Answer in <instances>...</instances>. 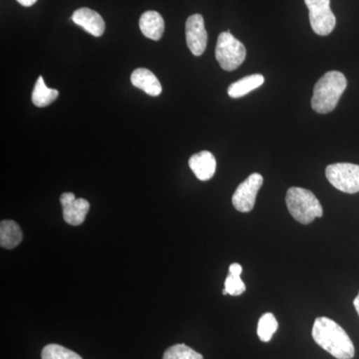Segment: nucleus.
Returning a JSON list of instances; mask_svg holds the SVG:
<instances>
[{"label": "nucleus", "mask_w": 359, "mask_h": 359, "mask_svg": "<svg viewBox=\"0 0 359 359\" xmlns=\"http://www.w3.org/2000/svg\"><path fill=\"white\" fill-rule=\"evenodd\" d=\"M347 80L339 71H330L316 82L311 98V107L320 114H327L335 109L340 97L346 91Z\"/></svg>", "instance_id": "obj_2"}, {"label": "nucleus", "mask_w": 359, "mask_h": 359, "mask_svg": "<svg viewBox=\"0 0 359 359\" xmlns=\"http://www.w3.org/2000/svg\"><path fill=\"white\" fill-rule=\"evenodd\" d=\"M189 166L200 181H209L216 173L217 161L211 152L202 151L190 158Z\"/></svg>", "instance_id": "obj_11"}, {"label": "nucleus", "mask_w": 359, "mask_h": 359, "mask_svg": "<svg viewBox=\"0 0 359 359\" xmlns=\"http://www.w3.org/2000/svg\"><path fill=\"white\" fill-rule=\"evenodd\" d=\"M285 203L290 214L299 223L309 224L314 219L323 217V209L320 201L313 192L306 189L297 187L290 188L285 197Z\"/></svg>", "instance_id": "obj_3"}, {"label": "nucleus", "mask_w": 359, "mask_h": 359, "mask_svg": "<svg viewBox=\"0 0 359 359\" xmlns=\"http://www.w3.org/2000/svg\"><path fill=\"white\" fill-rule=\"evenodd\" d=\"M309 11V21L316 34L327 36L334 29L337 18L330 9V0H304Z\"/></svg>", "instance_id": "obj_6"}, {"label": "nucleus", "mask_w": 359, "mask_h": 359, "mask_svg": "<svg viewBox=\"0 0 359 359\" xmlns=\"http://www.w3.org/2000/svg\"><path fill=\"white\" fill-rule=\"evenodd\" d=\"M328 182L337 190L346 194L359 192V166L351 163H337L325 170Z\"/></svg>", "instance_id": "obj_5"}, {"label": "nucleus", "mask_w": 359, "mask_h": 359, "mask_svg": "<svg viewBox=\"0 0 359 359\" xmlns=\"http://www.w3.org/2000/svg\"><path fill=\"white\" fill-rule=\"evenodd\" d=\"M131 82L137 88L143 90L148 95L156 97L162 93V85L154 73L146 68H138L131 75Z\"/></svg>", "instance_id": "obj_13"}, {"label": "nucleus", "mask_w": 359, "mask_h": 359, "mask_svg": "<svg viewBox=\"0 0 359 359\" xmlns=\"http://www.w3.org/2000/svg\"><path fill=\"white\" fill-rule=\"evenodd\" d=\"M278 323L273 313H264L257 325V335L264 342L271 341L273 334L278 330Z\"/></svg>", "instance_id": "obj_18"}, {"label": "nucleus", "mask_w": 359, "mask_h": 359, "mask_svg": "<svg viewBox=\"0 0 359 359\" xmlns=\"http://www.w3.org/2000/svg\"><path fill=\"white\" fill-rule=\"evenodd\" d=\"M139 27L147 39L158 41L165 32V21L157 11H146L139 20Z\"/></svg>", "instance_id": "obj_12"}, {"label": "nucleus", "mask_w": 359, "mask_h": 359, "mask_svg": "<svg viewBox=\"0 0 359 359\" xmlns=\"http://www.w3.org/2000/svg\"><path fill=\"white\" fill-rule=\"evenodd\" d=\"M311 334L314 341L335 358H353L355 348L353 341L346 330L334 320L325 316L316 318Z\"/></svg>", "instance_id": "obj_1"}, {"label": "nucleus", "mask_w": 359, "mask_h": 359, "mask_svg": "<svg viewBox=\"0 0 359 359\" xmlns=\"http://www.w3.org/2000/svg\"><path fill=\"white\" fill-rule=\"evenodd\" d=\"M264 178L261 174L254 173L250 175L247 179L238 187L233 196V205L237 211L249 212L254 209L256 204L257 193L262 188Z\"/></svg>", "instance_id": "obj_7"}, {"label": "nucleus", "mask_w": 359, "mask_h": 359, "mask_svg": "<svg viewBox=\"0 0 359 359\" xmlns=\"http://www.w3.org/2000/svg\"><path fill=\"white\" fill-rule=\"evenodd\" d=\"M60 203L66 223L71 226H79L84 223L90 210L88 201L82 198L76 199L73 193H65L60 197Z\"/></svg>", "instance_id": "obj_9"}, {"label": "nucleus", "mask_w": 359, "mask_h": 359, "mask_svg": "<svg viewBox=\"0 0 359 359\" xmlns=\"http://www.w3.org/2000/svg\"><path fill=\"white\" fill-rule=\"evenodd\" d=\"M71 20L75 25L81 26L85 32L90 33L93 36H102L105 32V22H104L102 16L87 7H82V8L74 11Z\"/></svg>", "instance_id": "obj_10"}, {"label": "nucleus", "mask_w": 359, "mask_h": 359, "mask_svg": "<svg viewBox=\"0 0 359 359\" xmlns=\"http://www.w3.org/2000/svg\"><path fill=\"white\" fill-rule=\"evenodd\" d=\"M186 40L193 55L201 56L207 48L208 33L205 21L201 14H193L187 20Z\"/></svg>", "instance_id": "obj_8"}, {"label": "nucleus", "mask_w": 359, "mask_h": 359, "mask_svg": "<svg viewBox=\"0 0 359 359\" xmlns=\"http://www.w3.org/2000/svg\"><path fill=\"white\" fill-rule=\"evenodd\" d=\"M353 304L354 308H355L356 311H358L359 316V294H358V297H355V299H354Z\"/></svg>", "instance_id": "obj_22"}, {"label": "nucleus", "mask_w": 359, "mask_h": 359, "mask_svg": "<svg viewBox=\"0 0 359 359\" xmlns=\"http://www.w3.org/2000/svg\"><path fill=\"white\" fill-rule=\"evenodd\" d=\"M22 241V231L15 222L2 221L0 224V245L4 249H14Z\"/></svg>", "instance_id": "obj_14"}, {"label": "nucleus", "mask_w": 359, "mask_h": 359, "mask_svg": "<svg viewBox=\"0 0 359 359\" xmlns=\"http://www.w3.org/2000/svg\"><path fill=\"white\" fill-rule=\"evenodd\" d=\"M230 273L226 276L224 280V290H226L228 294L241 295L245 292V285L241 278V275L243 273V268L240 264H231L230 266Z\"/></svg>", "instance_id": "obj_17"}, {"label": "nucleus", "mask_w": 359, "mask_h": 359, "mask_svg": "<svg viewBox=\"0 0 359 359\" xmlns=\"http://www.w3.org/2000/svg\"><path fill=\"white\" fill-rule=\"evenodd\" d=\"M42 359H83L79 354L58 344H48L44 347Z\"/></svg>", "instance_id": "obj_19"}, {"label": "nucleus", "mask_w": 359, "mask_h": 359, "mask_svg": "<svg viewBox=\"0 0 359 359\" xmlns=\"http://www.w3.org/2000/svg\"><path fill=\"white\" fill-rule=\"evenodd\" d=\"M163 359H204L202 354L185 344H176L165 351Z\"/></svg>", "instance_id": "obj_20"}, {"label": "nucleus", "mask_w": 359, "mask_h": 359, "mask_svg": "<svg viewBox=\"0 0 359 359\" xmlns=\"http://www.w3.org/2000/svg\"><path fill=\"white\" fill-rule=\"evenodd\" d=\"M20 6L29 7L32 6L33 4H36L37 0H16Z\"/></svg>", "instance_id": "obj_21"}, {"label": "nucleus", "mask_w": 359, "mask_h": 359, "mask_svg": "<svg viewBox=\"0 0 359 359\" xmlns=\"http://www.w3.org/2000/svg\"><path fill=\"white\" fill-rule=\"evenodd\" d=\"M59 91L50 89L45 84L43 77L39 76L33 89L32 100L36 107H46L58 98Z\"/></svg>", "instance_id": "obj_16"}, {"label": "nucleus", "mask_w": 359, "mask_h": 359, "mask_svg": "<svg viewBox=\"0 0 359 359\" xmlns=\"http://www.w3.org/2000/svg\"><path fill=\"white\" fill-rule=\"evenodd\" d=\"M247 50L245 45L230 32L219 35L216 46V59L224 71H233L244 63Z\"/></svg>", "instance_id": "obj_4"}, {"label": "nucleus", "mask_w": 359, "mask_h": 359, "mask_svg": "<svg viewBox=\"0 0 359 359\" xmlns=\"http://www.w3.org/2000/svg\"><path fill=\"white\" fill-rule=\"evenodd\" d=\"M264 78L262 74H252L242 78L235 83H231L228 88V94L231 98H241L247 95L252 90L259 88L264 84Z\"/></svg>", "instance_id": "obj_15"}]
</instances>
